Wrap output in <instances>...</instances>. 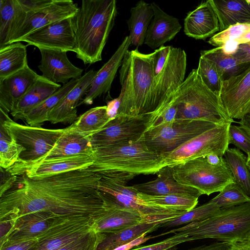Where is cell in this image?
Masks as SVG:
<instances>
[{"mask_svg":"<svg viewBox=\"0 0 250 250\" xmlns=\"http://www.w3.org/2000/svg\"><path fill=\"white\" fill-rule=\"evenodd\" d=\"M147 234H145L136 238V239L129 242L125 245H122L119 247H117L112 250H130L135 247H137L140 245L146 242L150 239L155 237V236H147Z\"/></svg>","mask_w":250,"mask_h":250,"instance_id":"obj_53","label":"cell"},{"mask_svg":"<svg viewBox=\"0 0 250 250\" xmlns=\"http://www.w3.org/2000/svg\"><path fill=\"white\" fill-rule=\"evenodd\" d=\"M41 54V61L38 68L42 76L52 82L63 84L70 79H80L83 69L74 65L69 60L67 51L39 48Z\"/></svg>","mask_w":250,"mask_h":250,"instance_id":"obj_20","label":"cell"},{"mask_svg":"<svg viewBox=\"0 0 250 250\" xmlns=\"http://www.w3.org/2000/svg\"><path fill=\"white\" fill-rule=\"evenodd\" d=\"M25 148L17 144L8 136L4 127L0 125V166L7 169L19 160L20 154Z\"/></svg>","mask_w":250,"mask_h":250,"instance_id":"obj_43","label":"cell"},{"mask_svg":"<svg viewBox=\"0 0 250 250\" xmlns=\"http://www.w3.org/2000/svg\"><path fill=\"white\" fill-rule=\"evenodd\" d=\"M248 241H249L250 244V235H249V236L248 237V239H247Z\"/></svg>","mask_w":250,"mask_h":250,"instance_id":"obj_58","label":"cell"},{"mask_svg":"<svg viewBox=\"0 0 250 250\" xmlns=\"http://www.w3.org/2000/svg\"><path fill=\"white\" fill-rule=\"evenodd\" d=\"M247 164L249 170H250V156L247 157Z\"/></svg>","mask_w":250,"mask_h":250,"instance_id":"obj_57","label":"cell"},{"mask_svg":"<svg viewBox=\"0 0 250 250\" xmlns=\"http://www.w3.org/2000/svg\"><path fill=\"white\" fill-rule=\"evenodd\" d=\"M250 32V23L237 24L219 32L212 36L208 42L216 47L225 46L230 43L236 44L238 41Z\"/></svg>","mask_w":250,"mask_h":250,"instance_id":"obj_44","label":"cell"},{"mask_svg":"<svg viewBox=\"0 0 250 250\" xmlns=\"http://www.w3.org/2000/svg\"><path fill=\"white\" fill-rule=\"evenodd\" d=\"M27 65L26 46L21 42L0 48V80L19 72Z\"/></svg>","mask_w":250,"mask_h":250,"instance_id":"obj_33","label":"cell"},{"mask_svg":"<svg viewBox=\"0 0 250 250\" xmlns=\"http://www.w3.org/2000/svg\"><path fill=\"white\" fill-rule=\"evenodd\" d=\"M61 85L40 75L10 112L15 120L25 115L61 87Z\"/></svg>","mask_w":250,"mask_h":250,"instance_id":"obj_29","label":"cell"},{"mask_svg":"<svg viewBox=\"0 0 250 250\" xmlns=\"http://www.w3.org/2000/svg\"><path fill=\"white\" fill-rule=\"evenodd\" d=\"M224 158L232 175L234 182L238 184L250 196V170L247 158L237 148H228Z\"/></svg>","mask_w":250,"mask_h":250,"instance_id":"obj_37","label":"cell"},{"mask_svg":"<svg viewBox=\"0 0 250 250\" xmlns=\"http://www.w3.org/2000/svg\"><path fill=\"white\" fill-rule=\"evenodd\" d=\"M104 193L108 199V206L106 211L95 220V229L97 232L108 233L141 223H149L138 212L118 204Z\"/></svg>","mask_w":250,"mask_h":250,"instance_id":"obj_24","label":"cell"},{"mask_svg":"<svg viewBox=\"0 0 250 250\" xmlns=\"http://www.w3.org/2000/svg\"><path fill=\"white\" fill-rule=\"evenodd\" d=\"M238 123L240 125L250 133V110L240 120Z\"/></svg>","mask_w":250,"mask_h":250,"instance_id":"obj_56","label":"cell"},{"mask_svg":"<svg viewBox=\"0 0 250 250\" xmlns=\"http://www.w3.org/2000/svg\"><path fill=\"white\" fill-rule=\"evenodd\" d=\"M210 201L220 208H226L250 202V196L236 183L227 185Z\"/></svg>","mask_w":250,"mask_h":250,"instance_id":"obj_42","label":"cell"},{"mask_svg":"<svg viewBox=\"0 0 250 250\" xmlns=\"http://www.w3.org/2000/svg\"><path fill=\"white\" fill-rule=\"evenodd\" d=\"M220 99L231 119H241L250 110V66L223 82Z\"/></svg>","mask_w":250,"mask_h":250,"instance_id":"obj_18","label":"cell"},{"mask_svg":"<svg viewBox=\"0 0 250 250\" xmlns=\"http://www.w3.org/2000/svg\"><path fill=\"white\" fill-rule=\"evenodd\" d=\"M130 16L127 21L128 35L131 45L138 47L144 43L148 27L153 17L151 3L139 1L130 10Z\"/></svg>","mask_w":250,"mask_h":250,"instance_id":"obj_31","label":"cell"},{"mask_svg":"<svg viewBox=\"0 0 250 250\" xmlns=\"http://www.w3.org/2000/svg\"><path fill=\"white\" fill-rule=\"evenodd\" d=\"M220 208L209 201L199 207L186 212L175 219L161 225V227H176L192 222L206 220L216 214Z\"/></svg>","mask_w":250,"mask_h":250,"instance_id":"obj_41","label":"cell"},{"mask_svg":"<svg viewBox=\"0 0 250 250\" xmlns=\"http://www.w3.org/2000/svg\"><path fill=\"white\" fill-rule=\"evenodd\" d=\"M48 211L24 214L16 220L12 229L0 244V249L24 240L38 238L57 222L65 216Z\"/></svg>","mask_w":250,"mask_h":250,"instance_id":"obj_19","label":"cell"},{"mask_svg":"<svg viewBox=\"0 0 250 250\" xmlns=\"http://www.w3.org/2000/svg\"><path fill=\"white\" fill-rule=\"evenodd\" d=\"M22 11L18 0H0V48L9 43Z\"/></svg>","mask_w":250,"mask_h":250,"instance_id":"obj_36","label":"cell"},{"mask_svg":"<svg viewBox=\"0 0 250 250\" xmlns=\"http://www.w3.org/2000/svg\"><path fill=\"white\" fill-rule=\"evenodd\" d=\"M38 244V238L31 239L17 242L0 250H36Z\"/></svg>","mask_w":250,"mask_h":250,"instance_id":"obj_51","label":"cell"},{"mask_svg":"<svg viewBox=\"0 0 250 250\" xmlns=\"http://www.w3.org/2000/svg\"><path fill=\"white\" fill-rule=\"evenodd\" d=\"M174 178L179 183L198 190L202 194L221 191L234 182L226 162L210 164L206 156L195 158L172 167Z\"/></svg>","mask_w":250,"mask_h":250,"instance_id":"obj_9","label":"cell"},{"mask_svg":"<svg viewBox=\"0 0 250 250\" xmlns=\"http://www.w3.org/2000/svg\"><path fill=\"white\" fill-rule=\"evenodd\" d=\"M130 45L128 36L125 37L111 57L98 71L90 89L79 105L82 104H91L96 98L110 90L117 71Z\"/></svg>","mask_w":250,"mask_h":250,"instance_id":"obj_23","label":"cell"},{"mask_svg":"<svg viewBox=\"0 0 250 250\" xmlns=\"http://www.w3.org/2000/svg\"><path fill=\"white\" fill-rule=\"evenodd\" d=\"M107 105L92 108L79 116L72 125L79 131L93 135L111 120Z\"/></svg>","mask_w":250,"mask_h":250,"instance_id":"obj_39","label":"cell"},{"mask_svg":"<svg viewBox=\"0 0 250 250\" xmlns=\"http://www.w3.org/2000/svg\"><path fill=\"white\" fill-rule=\"evenodd\" d=\"M182 231L191 241L212 239L228 243L243 241L250 235V202L220 209L211 217L159 235Z\"/></svg>","mask_w":250,"mask_h":250,"instance_id":"obj_5","label":"cell"},{"mask_svg":"<svg viewBox=\"0 0 250 250\" xmlns=\"http://www.w3.org/2000/svg\"><path fill=\"white\" fill-rule=\"evenodd\" d=\"M92 136L79 131L71 125L65 128L53 148L40 161L80 154L93 155Z\"/></svg>","mask_w":250,"mask_h":250,"instance_id":"obj_27","label":"cell"},{"mask_svg":"<svg viewBox=\"0 0 250 250\" xmlns=\"http://www.w3.org/2000/svg\"><path fill=\"white\" fill-rule=\"evenodd\" d=\"M247 2L250 4V0H246Z\"/></svg>","mask_w":250,"mask_h":250,"instance_id":"obj_59","label":"cell"},{"mask_svg":"<svg viewBox=\"0 0 250 250\" xmlns=\"http://www.w3.org/2000/svg\"><path fill=\"white\" fill-rule=\"evenodd\" d=\"M152 53L156 105L153 114L171 102L184 81L187 55L184 50L171 45H163Z\"/></svg>","mask_w":250,"mask_h":250,"instance_id":"obj_8","label":"cell"},{"mask_svg":"<svg viewBox=\"0 0 250 250\" xmlns=\"http://www.w3.org/2000/svg\"><path fill=\"white\" fill-rule=\"evenodd\" d=\"M231 53L240 63H250V42L238 44Z\"/></svg>","mask_w":250,"mask_h":250,"instance_id":"obj_49","label":"cell"},{"mask_svg":"<svg viewBox=\"0 0 250 250\" xmlns=\"http://www.w3.org/2000/svg\"><path fill=\"white\" fill-rule=\"evenodd\" d=\"M230 125H218L187 141L164 158V165L172 167L211 153L224 156L229 148L228 131Z\"/></svg>","mask_w":250,"mask_h":250,"instance_id":"obj_12","label":"cell"},{"mask_svg":"<svg viewBox=\"0 0 250 250\" xmlns=\"http://www.w3.org/2000/svg\"><path fill=\"white\" fill-rule=\"evenodd\" d=\"M96 218L86 215L67 216L38 238L36 250H59L95 229Z\"/></svg>","mask_w":250,"mask_h":250,"instance_id":"obj_14","label":"cell"},{"mask_svg":"<svg viewBox=\"0 0 250 250\" xmlns=\"http://www.w3.org/2000/svg\"><path fill=\"white\" fill-rule=\"evenodd\" d=\"M95 162L88 168L95 172H119L153 174L165 167L164 157L151 150L141 138L128 143L94 150Z\"/></svg>","mask_w":250,"mask_h":250,"instance_id":"obj_4","label":"cell"},{"mask_svg":"<svg viewBox=\"0 0 250 250\" xmlns=\"http://www.w3.org/2000/svg\"><path fill=\"white\" fill-rule=\"evenodd\" d=\"M151 5L153 17L147 30L144 43L157 49L172 40L182 26L177 18L167 14L155 2Z\"/></svg>","mask_w":250,"mask_h":250,"instance_id":"obj_26","label":"cell"},{"mask_svg":"<svg viewBox=\"0 0 250 250\" xmlns=\"http://www.w3.org/2000/svg\"><path fill=\"white\" fill-rule=\"evenodd\" d=\"M99 173L101 175L99 190L108 194L118 204L138 212L150 223L162 225L186 212L155 207L146 203L140 197L139 191L132 186H126L134 175L119 172Z\"/></svg>","mask_w":250,"mask_h":250,"instance_id":"obj_7","label":"cell"},{"mask_svg":"<svg viewBox=\"0 0 250 250\" xmlns=\"http://www.w3.org/2000/svg\"><path fill=\"white\" fill-rule=\"evenodd\" d=\"M161 226L155 223H144L113 232L104 233L105 237L97 246L96 250H112L143 234L156 230Z\"/></svg>","mask_w":250,"mask_h":250,"instance_id":"obj_34","label":"cell"},{"mask_svg":"<svg viewBox=\"0 0 250 250\" xmlns=\"http://www.w3.org/2000/svg\"><path fill=\"white\" fill-rule=\"evenodd\" d=\"M16 220L6 218L0 220V244L1 243L14 227Z\"/></svg>","mask_w":250,"mask_h":250,"instance_id":"obj_52","label":"cell"},{"mask_svg":"<svg viewBox=\"0 0 250 250\" xmlns=\"http://www.w3.org/2000/svg\"><path fill=\"white\" fill-rule=\"evenodd\" d=\"M229 243L226 242H215L209 245H204L188 250H227Z\"/></svg>","mask_w":250,"mask_h":250,"instance_id":"obj_54","label":"cell"},{"mask_svg":"<svg viewBox=\"0 0 250 250\" xmlns=\"http://www.w3.org/2000/svg\"><path fill=\"white\" fill-rule=\"evenodd\" d=\"M97 72L91 69L79 79L76 85L51 111L48 121L52 124H68L77 120V107L88 92Z\"/></svg>","mask_w":250,"mask_h":250,"instance_id":"obj_22","label":"cell"},{"mask_svg":"<svg viewBox=\"0 0 250 250\" xmlns=\"http://www.w3.org/2000/svg\"><path fill=\"white\" fill-rule=\"evenodd\" d=\"M25 13L37 11L54 3L55 0H18Z\"/></svg>","mask_w":250,"mask_h":250,"instance_id":"obj_48","label":"cell"},{"mask_svg":"<svg viewBox=\"0 0 250 250\" xmlns=\"http://www.w3.org/2000/svg\"><path fill=\"white\" fill-rule=\"evenodd\" d=\"M140 196L150 205L184 212L188 211L195 208L198 203L199 198L194 196L177 194L150 195L140 192Z\"/></svg>","mask_w":250,"mask_h":250,"instance_id":"obj_38","label":"cell"},{"mask_svg":"<svg viewBox=\"0 0 250 250\" xmlns=\"http://www.w3.org/2000/svg\"></svg>","mask_w":250,"mask_h":250,"instance_id":"obj_60","label":"cell"},{"mask_svg":"<svg viewBox=\"0 0 250 250\" xmlns=\"http://www.w3.org/2000/svg\"><path fill=\"white\" fill-rule=\"evenodd\" d=\"M79 80V79H73L63 84L52 95L27 112L25 115L23 120L28 125L41 127L44 122L48 121L51 111L76 85Z\"/></svg>","mask_w":250,"mask_h":250,"instance_id":"obj_32","label":"cell"},{"mask_svg":"<svg viewBox=\"0 0 250 250\" xmlns=\"http://www.w3.org/2000/svg\"><path fill=\"white\" fill-rule=\"evenodd\" d=\"M175 233L174 235L159 242L147 246L137 247L130 250H176L177 245L190 241L188 237L182 231Z\"/></svg>","mask_w":250,"mask_h":250,"instance_id":"obj_47","label":"cell"},{"mask_svg":"<svg viewBox=\"0 0 250 250\" xmlns=\"http://www.w3.org/2000/svg\"><path fill=\"white\" fill-rule=\"evenodd\" d=\"M184 33L196 40H206L220 31L219 20L212 0L202 2L184 20Z\"/></svg>","mask_w":250,"mask_h":250,"instance_id":"obj_21","label":"cell"},{"mask_svg":"<svg viewBox=\"0 0 250 250\" xmlns=\"http://www.w3.org/2000/svg\"><path fill=\"white\" fill-rule=\"evenodd\" d=\"M149 118L150 115L116 114L92 136L91 144L93 150L140 140L147 128Z\"/></svg>","mask_w":250,"mask_h":250,"instance_id":"obj_13","label":"cell"},{"mask_svg":"<svg viewBox=\"0 0 250 250\" xmlns=\"http://www.w3.org/2000/svg\"><path fill=\"white\" fill-rule=\"evenodd\" d=\"M174 99L176 119L205 120L219 125L234 122L223 107L220 96L205 85L196 69L189 73Z\"/></svg>","mask_w":250,"mask_h":250,"instance_id":"obj_6","label":"cell"},{"mask_svg":"<svg viewBox=\"0 0 250 250\" xmlns=\"http://www.w3.org/2000/svg\"><path fill=\"white\" fill-rule=\"evenodd\" d=\"M95 162L94 155L80 154L46 159L38 162H17L5 169L12 175H26L30 178L51 176L72 170L87 168Z\"/></svg>","mask_w":250,"mask_h":250,"instance_id":"obj_16","label":"cell"},{"mask_svg":"<svg viewBox=\"0 0 250 250\" xmlns=\"http://www.w3.org/2000/svg\"><path fill=\"white\" fill-rule=\"evenodd\" d=\"M157 173L155 180L132 187L142 193L150 195L177 194L199 198L202 195L197 189L178 183L174 178L172 167L165 166Z\"/></svg>","mask_w":250,"mask_h":250,"instance_id":"obj_28","label":"cell"},{"mask_svg":"<svg viewBox=\"0 0 250 250\" xmlns=\"http://www.w3.org/2000/svg\"><path fill=\"white\" fill-rule=\"evenodd\" d=\"M218 125L205 120L176 119L170 124L146 131L142 138L151 150L164 158L187 141Z\"/></svg>","mask_w":250,"mask_h":250,"instance_id":"obj_11","label":"cell"},{"mask_svg":"<svg viewBox=\"0 0 250 250\" xmlns=\"http://www.w3.org/2000/svg\"><path fill=\"white\" fill-rule=\"evenodd\" d=\"M227 250H250V244L248 240L229 243Z\"/></svg>","mask_w":250,"mask_h":250,"instance_id":"obj_55","label":"cell"},{"mask_svg":"<svg viewBox=\"0 0 250 250\" xmlns=\"http://www.w3.org/2000/svg\"><path fill=\"white\" fill-rule=\"evenodd\" d=\"M39 76L27 65L19 72L0 80V108L10 113Z\"/></svg>","mask_w":250,"mask_h":250,"instance_id":"obj_25","label":"cell"},{"mask_svg":"<svg viewBox=\"0 0 250 250\" xmlns=\"http://www.w3.org/2000/svg\"><path fill=\"white\" fill-rule=\"evenodd\" d=\"M220 32L237 24L250 23V4L246 0H212Z\"/></svg>","mask_w":250,"mask_h":250,"instance_id":"obj_30","label":"cell"},{"mask_svg":"<svg viewBox=\"0 0 250 250\" xmlns=\"http://www.w3.org/2000/svg\"><path fill=\"white\" fill-rule=\"evenodd\" d=\"M79 7L71 0H55L41 10L23 13L20 17L14 35L9 44L20 41L33 32L50 23L73 18Z\"/></svg>","mask_w":250,"mask_h":250,"instance_id":"obj_15","label":"cell"},{"mask_svg":"<svg viewBox=\"0 0 250 250\" xmlns=\"http://www.w3.org/2000/svg\"><path fill=\"white\" fill-rule=\"evenodd\" d=\"M0 196L10 189L17 180L16 176L2 167H0Z\"/></svg>","mask_w":250,"mask_h":250,"instance_id":"obj_50","label":"cell"},{"mask_svg":"<svg viewBox=\"0 0 250 250\" xmlns=\"http://www.w3.org/2000/svg\"><path fill=\"white\" fill-rule=\"evenodd\" d=\"M0 125L13 141L25 148L20 154L18 161H40L53 148L65 129H51L21 125L12 120L2 109L0 108Z\"/></svg>","mask_w":250,"mask_h":250,"instance_id":"obj_10","label":"cell"},{"mask_svg":"<svg viewBox=\"0 0 250 250\" xmlns=\"http://www.w3.org/2000/svg\"><path fill=\"white\" fill-rule=\"evenodd\" d=\"M16 176L12 187L0 196V220L44 210L97 218L108 206L98 188L100 174L88 168L40 178Z\"/></svg>","mask_w":250,"mask_h":250,"instance_id":"obj_1","label":"cell"},{"mask_svg":"<svg viewBox=\"0 0 250 250\" xmlns=\"http://www.w3.org/2000/svg\"><path fill=\"white\" fill-rule=\"evenodd\" d=\"M200 55L216 64L223 74L224 81L240 74L250 66V63H240L223 46L202 50Z\"/></svg>","mask_w":250,"mask_h":250,"instance_id":"obj_35","label":"cell"},{"mask_svg":"<svg viewBox=\"0 0 250 250\" xmlns=\"http://www.w3.org/2000/svg\"><path fill=\"white\" fill-rule=\"evenodd\" d=\"M73 18L50 23L21 39L28 45L37 48L74 51L75 35Z\"/></svg>","mask_w":250,"mask_h":250,"instance_id":"obj_17","label":"cell"},{"mask_svg":"<svg viewBox=\"0 0 250 250\" xmlns=\"http://www.w3.org/2000/svg\"><path fill=\"white\" fill-rule=\"evenodd\" d=\"M196 70L205 85L212 92L220 96L224 78L216 64L200 56Z\"/></svg>","mask_w":250,"mask_h":250,"instance_id":"obj_40","label":"cell"},{"mask_svg":"<svg viewBox=\"0 0 250 250\" xmlns=\"http://www.w3.org/2000/svg\"><path fill=\"white\" fill-rule=\"evenodd\" d=\"M117 13L115 0H83L73 18L74 51L85 64L102 60V54Z\"/></svg>","mask_w":250,"mask_h":250,"instance_id":"obj_3","label":"cell"},{"mask_svg":"<svg viewBox=\"0 0 250 250\" xmlns=\"http://www.w3.org/2000/svg\"><path fill=\"white\" fill-rule=\"evenodd\" d=\"M121 90L116 114L150 115L156 110L152 53L128 50L119 70Z\"/></svg>","mask_w":250,"mask_h":250,"instance_id":"obj_2","label":"cell"},{"mask_svg":"<svg viewBox=\"0 0 250 250\" xmlns=\"http://www.w3.org/2000/svg\"><path fill=\"white\" fill-rule=\"evenodd\" d=\"M228 143L245 152L248 157L250 156V133L242 126L231 124L229 125Z\"/></svg>","mask_w":250,"mask_h":250,"instance_id":"obj_46","label":"cell"},{"mask_svg":"<svg viewBox=\"0 0 250 250\" xmlns=\"http://www.w3.org/2000/svg\"><path fill=\"white\" fill-rule=\"evenodd\" d=\"M104 233L95 229L86 235L69 243L59 250H96L97 246L105 237Z\"/></svg>","mask_w":250,"mask_h":250,"instance_id":"obj_45","label":"cell"}]
</instances>
